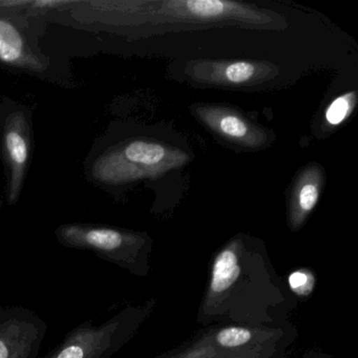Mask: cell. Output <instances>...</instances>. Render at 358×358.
I'll use <instances>...</instances> for the list:
<instances>
[{"instance_id":"1","label":"cell","mask_w":358,"mask_h":358,"mask_svg":"<svg viewBox=\"0 0 358 358\" xmlns=\"http://www.w3.org/2000/svg\"><path fill=\"white\" fill-rule=\"evenodd\" d=\"M297 306L299 299L278 275L265 244L238 234L211 259L196 322L205 327L280 326L290 322Z\"/></svg>"},{"instance_id":"2","label":"cell","mask_w":358,"mask_h":358,"mask_svg":"<svg viewBox=\"0 0 358 358\" xmlns=\"http://www.w3.org/2000/svg\"><path fill=\"white\" fill-rule=\"evenodd\" d=\"M189 162L179 148L150 140H131L113 146L92 165L93 180L104 185H122L142 179L162 177Z\"/></svg>"},{"instance_id":"3","label":"cell","mask_w":358,"mask_h":358,"mask_svg":"<svg viewBox=\"0 0 358 358\" xmlns=\"http://www.w3.org/2000/svg\"><path fill=\"white\" fill-rule=\"evenodd\" d=\"M55 234L62 246L92 251L100 259L140 278L150 274L152 240L143 232L72 223L59 226Z\"/></svg>"},{"instance_id":"4","label":"cell","mask_w":358,"mask_h":358,"mask_svg":"<svg viewBox=\"0 0 358 358\" xmlns=\"http://www.w3.org/2000/svg\"><path fill=\"white\" fill-rule=\"evenodd\" d=\"M156 307L157 299H150L127 306L99 326L87 320L43 358H110L134 338Z\"/></svg>"},{"instance_id":"5","label":"cell","mask_w":358,"mask_h":358,"mask_svg":"<svg viewBox=\"0 0 358 358\" xmlns=\"http://www.w3.org/2000/svg\"><path fill=\"white\" fill-rule=\"evenodd\" d=\"M156 16L161 22H234L243 24L266 26L272 18L251 6L222 0H167V1H145L140 17Z\"/></svg>"},{"instance_id":"6","label":"cell","mask_w":358,"mask_h":358,"mask_svg":"<svg viewBox=\"0 0 358 358\" xmlns=\"http://www.w3.org/2000/svg\"><path fill=\"white\" fill-rule=\"evenodd\" d=\"M48 324L22 306H0V358H37Z\"/></svg>"},{"instance_id":"7","label":"cell","mask_w":358,"mask_h":358,"mask_svg":"<svg viewBox=\"0 0 358 358\" xmlns=\"http://www.w3.org/2000/svg\"><path fill=\"white\" fill-rule=\"evenodd\" d=\"M278 73V66L264 62L194 60L186 66V74L194 83L222 87L257 85L274 78Z\"/></svg>"},{"instance_id":"8","label":"cell","mask_w":358,"mask_h":358,"mask_svg":"<svg viewBox=\"0 0 358 358\" xmlns=\"http://www.w3.org/2000/svg\"><path fill=\"white\" fill-rule=\"evenodd\" d=\"M296 338L287 337L243 349H228L211 343L200 330L181 345L155 358H286L289 348Z\"/></svg>"},{"instance_id":"9","label":"cell","mask_w":358,"mask_h":358,"mask_svg":"<svg viewBox=\"0 0 358 358\" xmlns=\"http://www.w3.org/2000/svg\"><path fill=\"white\" fill-rule=\"evenodd\" d=\"M3 155L9 169L8 202L20 199L30 158V129L26 116L15 112L8 117L3 133Z\"/></svg>"},{"instance_id":"10","label":"cell","mask_w":358,"mask_h":358,"mask_svg":"<svg viewBox=\"0 0 358 358\" xmlns=\"http://www.w3.org/2000/svg\"><path fill=\"white\" fill-rule=\"evenodd\" d=\"M194 114L208 129L227 141L249 148L265 145L268 135L231 108L220 106H194Z\"/></svg>"},{"instance_id":"11","label":"cell","mask_w":358,"mask_h":358,"mask_svg":"<svg viewBox=\"0 0 358 358\" xmlns=\"http://www.w3.org/2000/svg\"><path fill=\"white\" fill-rule=\"evenodd\" d=\"M324 181V171L318 164L309 165L299 173L295 181L289 208V227L293 231L303 227L310 213L315 208Z\"/></svg>"},{"instance_id":"12","label":"cell","mask_w":358,"mask_h":358,"mask_svg":"<svg viewBox=\"0 0 358 358\" xmlns=\"http://www.w3.org/2000/svg\"><path fill=\"white\" fill-rule=\"evenodd\" d=\"M0 62L33 72H41L45 68L43 60L29 48L22 33L3 16H0Z\"/></svg>"},{"instance_id":"13","label":"cell","mask_w":358,"mask_h":358,"mask_svg":"<svg viewBox=\"0 0 358 358\" xmlns=\"http://www.w3.org/2000/svg\"><path fill=\"white\" fill-rule=\"evenodd\" d=\"M357 103L356 92H348L339 97L335 98L324 113L326 122L331 127H337L347 120Z\"/></svg>"},{"instance_id":"14","label":"cell","mask_w":358,"mask_h":358,"mask_svg":"<svg viewBox=\"0 0 358 358\" xmlns=\"http://www.w3.org/2000/svg\"><path fill=\"white\" fill-rule=\"evenodd\" d=\"M287 285L297 299H308L316 286L315 273L308 268L295 270L289 274Z\"/></svg>"},{"instance_id":"15","label":"cell","mask_w":358,"mask_h":358,"mask_svg":"<svg viewBox=\"0 0 358 358\" xmlns=\"http://www.w3.org/2000/svg\"><path fill=\"white\" fill-rule=\"evenodd\" d=\"M306 358H330L329 356L324 355V354L320 353H312L309 354V355L306 356Z\"/></svg>"}]
</instances>
